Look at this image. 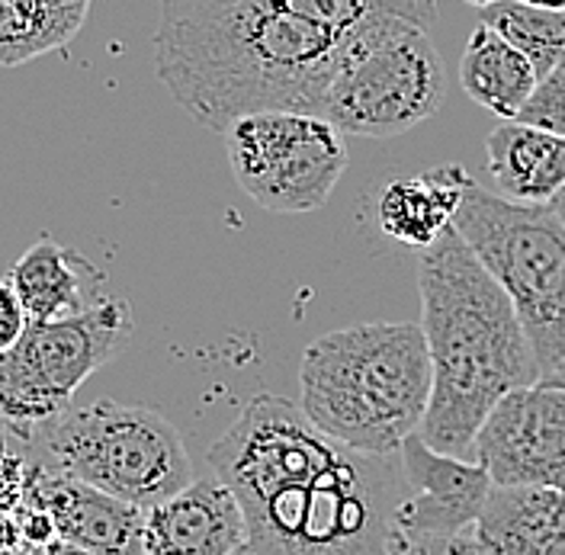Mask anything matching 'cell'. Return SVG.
Here are the masks:
<instances>
[{
	"instance_id": "cell-13",
	"label": "cell",
	"mask_w": 565,
	"mask_h": 555,
	"mask_svg": "<svg viewBox=\"0 0 565 555\" xmlns=\"http://www.w3.org/2000/svg\"><path fill=\"white\" fill-rule=\"evenodd\" d=\"M247 546L242 501L215 472L148 511L145 555H232Z\"/></svg>"
},
{
	"instance_id": "cell-28",
	"label": "cell",
	"mask_w": 565,
	"mask_h": 555,
	"mask_svg": "<svg viewBox=\"0 0 565 555\" xmlns=\"http://www.w3.org/2000/svg\"><path fill=\"white\" fill-rule=\"evenodd\" d=\"M466 3H472V7H479V10H486V7H492L498 0H466Z\"/></svg>"
},
{
	"instance_id": "cell-6",
	"label": "cell",
	"mask_w": 565,
	"mask_h": 555,
	"mask_svg": "<svg viewBox=\"0 0 565 555\" xmlns=\"http://www.w3.org/2000/svg\"><path fill=\"white\" fill-rule=\"evenodd\" d=\"M459 235L511 296L543 376L565 370V222L553 206H524L466 186Z\"/></svg>"
},
{
	"instance_id": "cell-23",
	"label": "cell",
	"mask_w": 565,
	"mask_h": 555,
	"mask_svg": "<svg viewBox=\"0 0 565 555\" xmlns=\"http://www.w3.org/2000/svg\"><path fill=\"white\" fill-rule=\"evenodd\" d=\"M408 549H415V555H494L489 553L479 540H476V533H472V530H469V533H462V536H454V540L418 543V546H408Z\"/></svg>"
},
{
	"instance_id": "cell-9",
	"label": "cell",
	"mask_w": 565,
	"mask_h": 555,
	"mask_svg": "<svg viewBox=\"0 0 565 555\" xmlns=\"http://www.w3.org/2000/svg\"><path fill=\"white\" fill-rule=\"evenodd\" d=\"M235 183L267 212L306 215L328 203L348 171V136L318 113L264 109L225 129Z\"/></svg>"
},
{
	"instance_id": "cell-19",
	"label": "cell",
	"mask_w": 565,
	"mask_h": 555,
	"mask_svg": "<svg viewBox=\"0 0 565 555\" xmlns=\"http://www.w3.org/2000/svg\"><path fill=\"white\" fill-rule=\"evenodd\" d=\"M94 0H0V62L26 65L65 49L87 23Z\"/></svg>"
},
{
	"instance_id": "cell-2",
	"label": "cell",
	"mask_w": 565,
	"mask_h": 555,
	"mask_svg": "<svg viewBox=\"0 0 565 555\" xmlns=\"http://www.w3.org/2000/svg\"><path fill=\"white\" fill-rule=\"evenodd\" d=\"M206 459L238 494L254 553H402L398 508L412 494L402 452L351 450L282 395H254Z\"/></svg>"
},
{
	"instance_id": "cell-29",
	"label": "cell",
	"mask_w": 565,
	"mask_h": 555,
	"mask_svg": "<svg viewBox=\"0 0 565 555\" xmlns=\"http://www.w3.org/2000/svg\"><path fill=\"white\" fill-rule=\"evenodd\" d=\"M232 555H260V553H254V549H250V546H242V549H238V553H232Z\"/></svg>"
},
{
	"instance_id": "cell-26",
	"label": "cell",
	"mask_w": 565,
	"mask_h": 555,
	"mask_svg": "<svg viewBox=\"0 0 565 555\" xmlns=\"http://www.w3.org/2000/svg\"><path fill=\"white\" fill-rule=\"evenodd\" d=\"M553 209L559 212V218H563V222H565V190H563V193H559V196H556V200H553Z\"/></svg>"
},
{
	"instance_id": "cell-21",
	"label": "cell",
	"mask_w": 565,
	"mask_h": 555,
	"mask_svg": "<svg viewBox=\"0 0 565 555\" xmlns=\"http://www.w3.org/2000/svg\"><path fill=\"white\" fill-rule=\"evenodd\" d=\"M518 119L565 139V62L559 68L550 71L546 77H540L530 104L521 109Z\"/></svg>"
},
{
	"instance_id": "cell-30",
	"label": "cell",
	"mask_w": 565,
	"mask_h": 555,
	"mask_svg": "<svg viewBox=\"0 0 565 555\" xmlns=\"http://www.w3.org/2000/svg\"><path fill=\"white\" fill-rule=\"evenodd\" d=\"M395 555H415V549H402V553H395Z\"/></svg>"
},
{
	"instance_id": "cell-11",
	"label": "cell",
	"mask_w": 565,
	"mask_h": 555,
	"mask_svg": "<svg viewBox=\"0 0 565 555\" xmlns=\"http://www.w3.org/2000/svg\"><path fill=\"white\" fill-rule=\"evenodd\" d=\"M402 462L412 485V494L398 508L402 549L476 530L494 488L479 459L434 450L422 434H415L402 447Z\"/></svg>"
},
{
	"instance_id": "cell-25",
	"label": "cell",
	"mask_w": 565,
	"mask_h": 555,
	"mask_svg": "<svg viewBox=\"0 0 565 555\" xmlns=\"http://www.w3.org/2000/svg\"><path fill=\"white\" fill-rule=\"evenodd\" d=\"M521 3L540 7V10H556V13H565V0H521Z\"/></svg>"
},
{
	"instance_id": "cell-12",
	"label": "cell",
	"mask_w": 565,
	"mask_h": 555,
	"mask_svg": "<svg viewBox=\"0 0 565 555\" xmlns=\"http://www.w3.org/2000/svg\"><path fill=\"white\" fill-rule=\"evenodd\" d=\"M23 485L42 501L58 540L97 555H145L148 511L87 485L68 472L49 469L23 452Z\"/></svg>"
},
{
	"instance_id": "cell-17",
	"label": "cell",
	"mask_w": 565,
	"mask_h": 555,
	"mask_svg": "<svg viewBox=\"0 0 565 555\" xmlns=\"http://www.w3.org/2000/svg\"><path fill=\"white\" fill-rule=\"evenodd\" d=\"M7 279L13 282L30 324H52V321H65L97 306V302H87V282L100 286L104 274L77 250L62 247L52 238H39L13 264Z\"/></svg>"
},
{
	"instance_id": "cell-14",
	"label": "cell",
	"mask_w": 565,
	"mask_h": 555,
	"mask_svg": "<svg viewBox=\"0 0 565 555\" xmlns=\"http://www.w3.org/2000/svg\"><path fill=\"white\" fill-rule=\"evenodd\" d=\"M472 177L462 164H437L422 174L392 177L376 193V222L392 242L427 250L457 225Z\"/></svg>"
},
{
	"instance_id": "cell-1",
	"label": "cell",
	"mask_w": 565,
	"mask_h": 555,
	"mask_svg": "<svg viewBox=\"0 0 565 555\" xmlns=\"http://www.w3.org/2000/svg\"><path fill=\"white\" fill-rule=\"evenodd\" d=\"M437 0H158L154 74L203 129L250 113H318L366 26L405 17L434 30Z\"/></svg>"
},
{
	"instance_id": "cell-4",
	"label": "cell",
	"mask_w": 565,
	"mask_h": 555,
	"mask_svg": "<svg viewBox=\"0 0 565 555\" xmlns=\"http://www.w3.org/2000/svg\"><path fill=\"white\" fill-rule=\"evenodd\" d=\"M434 366L422 324L366 321L316 338L299 366V405L328 437L395 456L422 434Z\"/></svg>"
},
{
	"instance_id": "cell-7",
	"label": "cell",
	"mask_w": 565,
	"mask_h": 555,
	"mask_svg": "<svg viewBox=\"0 0 565 555\" xmlns=\"http://www.w3.org/2000/svg\"><path fill=\"white\" fill-rule=\"evenodd\" d=\"M444 100L447 68L430 30L405 17H386L348 49L318 116L344 136L395 139L437 116Z\"/></svg>"
},
{
	"instance_id": "cell-24",
	"label": "cell",
	"mask_w": 565,
	"mask_h": 555,
	"mask_svg": "<svg viewBox=\"0 0 565 555\" xmlns=\"http://www.w3.org/2000/svg\"><path fill=\"white\" fill-rule=\"evenodd\" d=\"M13 555H97L90 553V549H81V546H71L65 540H52V543H45V546H26V549H20V553Z\"/></svg>"
},
{
	"instance_id": "cell-5",
	"label": "cell",
	"mask_w": 565,
	"mask_h": 555,
	"mask_svg": "<svg viewBox=\"0 0 565 555\" xmlns=\"http://www.w3.org/2000/svg\"><path fill=\"white\" fill-rule=\"evenodd\" d=\"M23 452L87 485L151 511L196 479L186 444L145 405L90 402L20 437Z\"/></svg>"
},
{
	"instance_id": "cell-22",
	"label": "cell",
	"mask_w": 565,
	"mask_h": 555,
	"mask_svg": "<svg viewBox=\"0 0 565 555\" xmlns=\"http://www.w3.org/2000/svg\"><path fill=\"white\" fill-rule=\"evenodd\" d=\"M30 328V318H26V309L13 289L10 279H3L0 286V350H10Z\"/></svg>"
},
{
	"instance_id": "cell-27",
	"label": "cell",
	"mask_w": 565,
	"mask_h": 555,
	"mask_svg": "<svg viewBox=\"0 0 565 555\" xmlns=\"http://www.w3.org/2000/svg\"><path fill=\"white\" fill-rule=\"evenodd\" d=\"M546 382H553V385H565V370H559V373H550V376H543Z\"/></svg>"
},
{
	"instance_id": "cell-10",
	"label": "cell",
	"mask_w": 565,
	"mask_h": 555,
	"mask_svg": "<svg viewBox=\"0 0 565 555\" xmlns=\"http://www.w3.org/2000/svg\"><path fill=\"white\" fill-rule=\"evenodd\" d=\"M472 456L494 485L565 491V385L540 380L504 395L486 417Z\"/></svg>"
},
{
	"instance_id": "cell-18",
	"label": "cell",
	"mask_w": 565,
	"mask_h": 555,
	"mask_svg": "<svg viewBox=\"0 0 565 555\" xmlns=\"http://www.w3.org/2000/svg\"><path fill=\"white\" fill-rule=\"evenodd\" d=\"M459 84L472 104L511 122L530 104L540 74L508 39L479 23L466 39L459 58Z\"/></svg>"
},
{
	"instance_id": "cell-16",
	"label": "cell",
	"mask_w": 565,
	"mask_h": 555,
	"mask_svg": "<svg viewBox=\"0 0 565 555\" xmlns=\"http://www.w3.org/2000/svg\"><path fill=\"white\" fill-rule=\"evenodd\" d=\"M486 164L498 193L511 203L553 206L565 190V139L521 119L489 132Z\"/></svg>"
},
{
	"instance_id": "cell-20",
	"label": "cell",
	"mask_w": 565,
	"mask_h": 555,
	"mask_svg": "<svg viewBox=\"0 0 565 555\" xmlns=\"http://www.w3.org/2000/svg\"><path fill=\"white\" fill-rule=\"evenodd\" d=\"M482 23L508 39L540 77L565 62V13L540 10L521 0H498L482 10Z\"/></svg>"
},
{
	"instance_id": "cell-3",
	"label": "cell",
	"mask_w": 565,
	"mask_h": 555,
	"mask_svg": "<svg viewBox=\"0 0 565 555\" xmlns=\"http://www.w3.org/2000/svg\"><path fill=\"white\" fill-rule=\"evenodd\" d=\"M422 328L434 395L422 437L440 452H472L494 405L543 380L521 314L454 225L418 254Z\"/></svg>"
},
{
	"instance_id": "cell-15",
	"label": "cell",
	"mask_w": 565,
	"mask_h": 555,
	"mask_svg": "<svg viewBox=\"0 0 565 555\" xmlns=\"http://www.w3.org/2000/svg\"><path fill=\"white\" fill-rule=\"evenodd\" d=\"M472 533L494 555H565V491L494 485Z\"/></svg>"
},
{
	"instance_id": "cell-8",
	"label": "cell",
	"mask_w": 565,
	"mask_h": 555,
	"mask_svg": "<svg viewBox=\"0 0 565 555\" xmlns=\"http://www.w3.org/2000/svg\"><path fill=\"white\" fill-rule=\"evenodd\" d=\"M132 338V309L109 296L87 312L30 324L0 353V408L7 430L23 437L74 408V395Z\"/></svg>"
}]
</instances>
